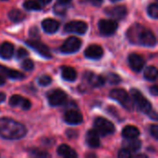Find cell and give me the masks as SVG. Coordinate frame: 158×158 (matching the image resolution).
<instances>
[{"label":"cell","mask_w":158,"mask_h":158,"mask_svg":"<svg viewBox=\"0 0 158 158\" xmlns=\"http://www.w3.org/2000/svg\"><path fill=\"white\" fill-rule=\"evenodd\" d=\"M150 132L152 134V136L155 138V139H157L158 138V126L156 124H154L150 127Z\"/></svg>","instance_id":"33"},{"label":"cell","mask_w":158,"mask_h":158,"mask_svg":"<svg viewBox=\"0 0 158 158\" xmlns=\"http://www.w3.org/2000/svg\"><path fill=\"white\" fill-rule=\"evenodd\" d=\"M111 1H113V2H116V1H119V0H111Z\"/></svg>","instance_id":"42"},{"label":"cell","mask_w":158,"mask_h":158,"mask_svg":"<svg viewBox=\"0 0 158 158\" xmlns=\"http://www.w3.org/2000/svg\"><path fill=\"white\" fill-rule=\"evenodd\" d=\"M33 67H34V63L31 59H25L21 63V68L26 70H31L33 69Z\"/></svg>","instance_id":"30"},{"label":"cell","mask_w":158,"mask_h":158,"mask_svg":"<svg viewBox=\"0 0 158 158\" xmlns=\"http://www.w3.org/2000/svg\"><path fill=\"white\" fill-rule=\"evenodd\" d=\"M88 1H89L92 5L98 6H100V5L103 3V1H104V0H88Z\"/></svg>","instance_id":"36"},{"label":"cell","mask_w":158,"mask_h":158,"mask_svg":"<svg viewBox=\"0 0 158 158\" xmlns=\"http://www.w3.org/2000/svg\"><path fill=\"white\" fill-rule=\"evenodd\" d=\"M40 5H42V6H45V5H47V4H49L52 0H36Z\"/></svg>","instance_id":"37"},{"label":"cell","mask_w":158,"mask_h":158,"mask_svg":"<svg viewBox=\"0 0 158 158\" xmlns=\"http://www.w3.org/2000/svg\"><path fill=\"white\" fill-rule=\"evenodd\" d=\"M108 81L112 84H116L120 81V78L116 74H110L108 77Z\"/></svg>","instance_id":"32"},{"label":"cell","mask_w":158,"mask_h":158,"mask_svg":"<svg viewBox=\"0 0 158 158\" xmlns=\"http://www.w3.org/2000/svg\"><path fill=\"white\" fill-rule=\"evenodd\" d=\"M144 77L148 81H155L157 78V69L154 66L146 68L144 70Z\"/></svg>","instance_id":"26"},{"label":"cell","mask_w":158,"mask_h":158,"mask_svg":"<svg viewBox=\"0 0 158 158\" xmlns=\"http://www.w3.org/2000/svg\"><path fill=\"white\" fill-rule=\"evenodd\" d=\"M127 7L125 6H116L106 9V13L115 19H123L127 15Z\"/></svg>","instance_id":"11"},{"label":"cell","mask_w":158,"mask_h":158,"mask_svg":"<svg viewBox=\"0 0 158 158\" xmlns=\"http://www.w3.org/2000/svg\"><path fill=\"white\" fill-rule=\"evenodd\" d=\"M94 130L99 135L107 136L115 132V126L106 118L99 117L94 120Z\"/></svg>","instance_id":"4"},{"label":"cell","mask_w":158,"mask_h":158,"mask_svg":"<svg viewBox=\"0 0 158 158\" xmlns=\"http://www.w3.org/2000/svg\"><path fill=\"white\" fill-rule=\"evenodd\" d=\"M14 53V46L12 44L10 43H4L1 47H0V55L3 58L5 59H8L13 56Z\"/></svg>","instance_id":"22"},{"label":"cell","mask_w":158,"mask_h":158,"mask_svg":"<svg viewBox=\"0 0 158 158\" xmlns=\"http://www.w3.org/2000/svg\"><path fill=\"white\" fill-rule=\"evenodd\" d=\"M71 0H58V2L60 3V4H63V5H66V4H68V3H69Z\"/></svg>","instance_id":"40"},{"label":"cell","mask_w":158,"mask_h":158,"mask_svg":"<svg viewBox=\"0 0 158 158\" xmlns=\"http://www.w3.org/2000/svg\"><path fill=\"white\" fill-rule=\"evenodd\" d=\"M57 153L59 156H63V157H67V158H74L77 157L78 155L77 153L71 148L69 147V145L67 144H62L58 147L57 149Z\"/></svg>","instance_id":"20"},{"label":"cell","mask_w":158,"mask_h":158,"mask_svg":"<svg viewBox=\"0 0 158 158\" xmlns=\"http://www.w3.org/2000/svg\"><path fill=\"white\" fill-rule=\"evenodd\" d=\"M32 154L36 156H48V154L44 152V151H38V150H35V151H32Z\"/></svg>","instance_id":"35"},{"label":"cell","mask_w":158,"mask_h":158,"mask_svg":"<svg viewBox=\"0 0 158 158\" xmlns=\"http://www.w3.org/2000/svg\"><path fill=\"white\" fill-rule=\"evenodd\" d=\"M5 82H6V81H5V79H4V77L0 75V85H3Z\"/></svg>","instance_id":"41"},{"label":"cell","mask_w":158,"mask_h":158,"mask_svg":"<svg viewBox=\"0 0 158 158\" xmlns=\"http://www.w3.org/2000/svg\"><path fill=\"white\" fill-rule=\"evenodd\" d=\"M131 95H132L133 103L136 105V107L141 112L149 114L152 111V105L138 90L132 89L131 90Z\"/></svg>","instance_id":"5"},{"label":"cell","mask_w":158,"mask_h":158,"mask_svg":"<svg viewBox=\"0 0 158 158\" xmlns=\"http://www.w3.org/2000/svg\"><path fill=\"white\" fill-rule=\"evenodd\" d=\"M141 147H142V142L139 141L137 138L126 139L123 142V148L129 150L130 152H136L140 150Z\"/></svg>","instance_id":"19"},{"label":"cell","mask_w":158,"mask_h":158,"mask_svg":"<svg viewBox=\"0 0 158 158\" xmlns=\"http://www.w3.org/2000/svg\"><path fill=\"white\" fill-rule=\"evenodd\" d=\"M127 36L132 44L148 47H153L156 44V38L153 31L140 24L132 25L128 30Z\"/></svg>","instance_id":"1"},{"label":"cell","mask_w":158,"mask_h":158,"mask_svg":"<svg viewBox=\"0 0 158 158\" xmlns=\"http://www.w3.org/2000/svg\"><path fill=\"white\" fill-rule=\"evenodd\" d=\"M88 27L87 24L81 20H73L66 24L65 31L69 33H78V34H84L87 31Z\"/></svg>","instance_id":"9"},{"label":"cell","mask_w":158,"mask_h":158,"mask_svg":"<svg viewBox=\"0 0 158 158\" xmlns=\"http://www.w3.org/2000/svg\"><path fill=\"white\" fill-rule=\"evenodd\" d=\"M84 55L87 58L90 59H99L103 56L104 50L100 45L92 44L86 48V50L84 51Z\"/></svg>","instance_id":"13"},{"label":"cell","mask_w":158,"mask_h":158,"mask_svg":"<svg viewBox=\"0 0 158 158\" xmlns=\"http://www.w3.org/2000/svg\"><path fill=\"white\" fill-rule=\"evenodd\" d=\"M110 97L118 102L120 105H122L126 109H133V101L125 90L114 89L110 92Z\"/></svg>","instance_id":"3"},{"label":"cell","mask_w":158,"mask_h":158,"mask_svg":"<svg viewBox=\"0 0 158 158\" xmlns=\"http://www.w3.org/2000/svg\"><path fill=\"white\" fill-rule=\"evenodd\" d=\"M81 45V41L74 36L68 38L60 47V50L64 54H73L77 52Z\"/></svg>","instance_id":"6"},{"label":"cell","mask_w":158,"mask_h":158,"mask_svg":"<svg viewBox=\"0 0 158 158\" xmlns=\"http://www.w3.org/2000/svg\"><path fill=\"white\" fill-rule=\"evenodd\" d=\"M148 15L153 19H157L158 17V6L156 3L151 4L148 6Z\"/></svg>","instance_id":"28"},{"label":"cell","mask_w":158,"mask_h":158,"mask_svg":"<svg viewBox=\"0 0 158 158\" xmlns=\"http://www.w3.org/2000/svg\"><path fill=\"white\" fill-rule=\"evenodd\" d=\"M23 6L27 10H40L43 7V6L40 5L36 0H27L24 2Z\"/></svg>","instance_id":"27"},{"label":"cell","mask_w":158,"mask_h":158,"mask_svg":"<svg viewBox=\"0 0 158 158\" xmlns=\"http://www.w3.org/2000/svg\"><path fill=\"white\" fill-rule=\"evenodd\" d=\"M98 27L101 34L109 36L116 32L118 29V23L113 19H101L98 23Z\"/></svg>","instance_id":"8"},{"label":"cell","mask_w":158,"mask_h":158,"mask_svg":"<svg viewBox=\"0 0 158 158\" xmlns=\"http://www.w3.org/2000/svg\"><path fill=\"white\" fill-rule=\"evenodd\" d=\"M27 130L25 126L12 118H0V136L6 140H19L25 136Z\"/></svg>","instance_id":"2"},{"label":"cell","mask_w":158,"mask_h":158,"mask_svg":"<svg viewBox=\"0 0 158 158\" xmlns=\"http://www.w3.org/2000/svg\"><path fill=\"white\" fill-rule=\"evenodd\" d=\"M86 78H87L88 81L90 82V84L93 86H95V87L102 86L105 83V79L101 76L95 75L94 73H91V72L87 73Z\"/></svg>","instance_id":"24"},{"label":"cell","mask_w":158,"mask_h":158,"mask_svg":"<svg viewBox=\"0 0 158 158\" xmlns=\"http://www.w3.org/2000/svg\"><path fill=\"white\" fill-rule=\"evenodd\" d=\"M129 65L133 71L140 72L144 66L143 58L138 54H131L129 56Z\"/></svg>","instance_id":"12"},{"label":"cell","mask_w":158,"mask_h":158,"mask_svg":"<svg viewBox=\"0 0 158 158\" xmlns=\"http://www.w3.org/2000/svg\"><path fill=\"white\" fill-rule=\"evenodd\" d=\"M9 105L12 106H19V107H21L22 109H25V110L29 109L31 107V102L28 99H26V98H24V97H22L20 95H18V94H15V95L10 97Z\"/></svg>","instance_id":"15"},{"label":"cell","mask_w":158,"mask_h":158,"mask_svg":"<svg viewBox=\"0 0 158 158\" xmlns=\"http://www.w3.org/2000/svg\"><path fill=\"white\" fill-rule=\"evenodd\" d=\"M26 44L30 47H31L32 49H34L41 56H43L44 57H47V58H50L52 56L49 48L44 44L41 43L40 41H37V40H30V41H27Z\"/></svg>","instance_id":"10"},{"label":"cell","mask_w":158,"mask_h":158,"mask_svg":"<svg viewBox=\"0 0 158 158\" xmlns=\"http://www.w3.org/2000/svg\"><path fill=\"white\" fill-rule=\"evenodd\" d=\"M25 14L19 9H12L8 13V18L14 22H20L25 19Z\"/></svg>","instance_id":"25"},{"label":"cell","mask_w":158,"mask_h":158,"mask_svg":"<svg viewBox=\"0 0 158 158\" xmlns=\"http://www.w3.org/2000/svg\"><path fill=\"white\" fill-rule=\"evenodd\" d=\"M51 81H52V79L48 75H43L38 80L39 84L42 85V86H47V85H49L51 83Z\"/></svg>","instance_id":"29"},{"label":"cell","mask_w":158,"mask_h":158,"mask_svg":"<svg viewBox=\"0 0 158 158\" xmlns=\"http://www.w3.org/2000/svg\"><path fill=\"white\" fill-rule=\"evenodd\" d=\"M0 73H2L4 76L7 77L9 79H13V80H22L25 77L22 72L12 69H8L2 65H0Z\"/></svg>","instance_id":"16"},{"label":"cell","mask_w":158,"mask_h":158,"mask_svg":"<svg viewBox=\"0 0 158 158\" xmlns=\"http://www.w3.org/2000/svg\"><path fill=\"white\" fill-rule=\"evenodd\" d=\"M27 56H28V51L25 50L24 48H19L17 51V57L18 58H24Z\"/></svg>","instance_id":"34"},{"label":"cell","mask_w":158,"mask_h":158,"mask_svg":"<svg viewBox=\"0 0 158 158\" xmlns=\"http://www.w3.org/2000/svg\"><path fill=\"white\" fill-rule=\"evenodd\" d=\"M64 119L69 125H78L83 121L82 115L77 110H69L66 112L64 116Z\"/></svg>","instance_id":"14"},{"label":"cell","mask_w":158,"mask_h":158,"mask_svg":"<svg viewBox=\"0 0 158 158\" xmlns=\"http://www.w3.org/2000/svg\"><path fill=\"white\" fill-rule=\"evenodd\" d=\"M6 99V94L4 93H0V103L4 102Z\"/></svg>","instance_id":"39"},{"label":"cell","mask_w":158,"mask_h":158,"mask_svg":"<svg viewBox=\"0 0 158 158\" xmlns=\"http://www.w3.org/2000/svg\"><path fill=\"white\" fill-rule=\"evenodd\" d=\"M42 27L44 31L47 33H55L59 29V23L53 19H46L43 20Z\"/></svg>","instance_id":"17"},{"label":"cell","mask_w":158,"mask_h":158,"mask_svg":"<svg viewBox=\"0 0 158 158\" xmlns=\"http://www.w3.org/2000/svg\"><path fill=\"white\" fill-rule=\"evenodd\" d=\"M47 98H48V102L50 106H58L63 105L67 101V94L64 91L56 89V90L51 91L48 94Z\"/></svg>","instance_id":"7"},{"label":"cell","mask_w":158,"mask_h":158,"mask_svg":"<svg viewBox=\"0 0 158 158\" xmlns=\"http://www.w3.org/2000/svg\"><path fill=\"white\" fill-rule=\"evenodd\" d=\"M140 135V131L138 128L135 126H126L123 131H122V136L125 139H133V138H138Z\"/></svg>","instance_id":"21"},{"label":"cell","mask_w":158,"mask_h":158,"mask_svg":"<svg viewBox=\"0 0 158 158\" xmlns=\"http://www.w3.org/2000/svg\"><path fill=\"white\" fill-rule=\"evenodd\" d=\"M150 91H151V94H154V95H157L158 90H157V87H156V86H154V87H152V88L150 89Z\"/></svg>","instance_id":"38"},{"label":"cell","mask_w":158,"mask_h":158,"mask_svg":"<svg viewBox=\"0 0 158 158\" xmlns=\"http://www.w3.org/2000/svg\"><path fill=\"white\" fill-rule=\"evenodd\" d=\"M61 74L63 79L68 81H74L77 78V72L71 67H63Z\"/></svg>","instance_id":"23"},{"label":"cell","mask_w":158,"mask_h":158,"mask_svg":"<svg viewBox=\"0 0 158 158\" xmlns=\"http://www.w3.org/2000/svg\"><path fill=\"white\" fill-rule=\"evenodd\" d=\"M131 156V152H130L129 150H127L125 148L120 150L119 153H118V157L120 158H129Z\"/></svg>","instance_id":"31"},{"label":"cell","mask_w":158,"mask_h":158,"mask_svg":"<svg viewBox=\"0 0 158 158\" xmlns=\"http://www.w3.org/2000/svg\"><path fill=\"white\" fill-rule=\"evenodd\" d=\"M86 142L88 145L92 148H97L100 146V139L99 134L95 130H91L87 132L86 135Z\"/></svg>","instance_id":"18"}]
</instances>
